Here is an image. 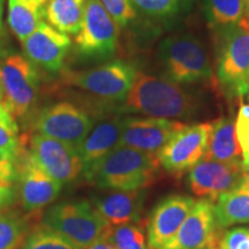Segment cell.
<instances>
[{
    "instance_id": "obj_1",
    "label": "cell",
    "mask_w": 249,
    "mask_h": 249,
    "mask_svg": "<svg viewBox=\"0 0 249 249\" xmlns=\"http://www.w3.org/2000/svg\"><path fill=\"white\" fill-rule=\"evenodd\" d=\"M158 155L117 147L85 171L88 181L107 191L144 189L155 181Z\"/></svg>"
},
{
    "instance_id": "obj_2",
    "label": "cell",
    "mask_w": 249,
    "mask_h": 249,
    "mask_svg": "<svg viewBox=\"0 0 249 249\" xmlns=\"http://www.w3.org/2000/svg\"><path fill=\"white\" fill-rule=\"evenodd\" d=\"M124 107L130 112L163 119L191 118L197 110L195 99L179 83L138 71Z\"/></svg>"
},
{
    "instance_id": "obj_3",
    "label": "cell",
    "mask_w": 249,
    "mask_h": 249,
    "mask_svg": "<svg viewBox=\"0 0 249 249\" xmlns=\"http://www.w3.org/2000/svg\"><path fill=\"white\" fill-rule=\"evenodd\" d=\"M42 225L58 232L79 249L105 239L111 229L92 203L85 200L51 205L43 214Z\"/></svg>"
},
{
    "instance_id": "obj_4",
    "label": "cell",
    "mask_w": 249,
    "mask_h": 249,
    "mask_svg": "<svg viewBox=\"0 0 249 249\" xmlns=\"http://www.w3.org/2000/svg\"><path fill=\"white\" fill-rule=\"evenodd\" d=\"M217 59V79L230 98H242L249 88V22L222 29Z\"/></svg>"
},
{
    "instance_id": "obj_5",
    "label": "cell",
    "mask_w": 249,
    "mask_h": 249,
    "mask_svg": "<svg viewBox=\"0 0 249 249\" xmlns=\"http://www.w3.org/2000/svg\"><path fill=\"white\" fill-rule=\"evenodd\" d=\"M1 104L14 118L27 116L36 104L39 93V75L35 65L20 53L0 58Z\"/></svg>"
},
{
    "instance_id": "obj_6",
    "label": "cell",
    "mask_w": 249,
    "mask_h": 249,
    "mask_svg": "<svg viewBox=\"0 0 249 249\" xmlns=\"http://www.w3.org/2000/svg\"><path fill=\"white\" fill-rule=\"evenodd\" d=\"M160 58L166 75L176 83H194L213 77L204 46L191 35L170 36L160 43Z\"/></svg>"
},
{
    "instance_id": "obj_7",
    "label": "cell",
    "mask_w": 249,
    "mask_h": 249,
    "mask_svg": "<svg viewBox=\"0 0 249 249\" xmlns=\"http://www.w3.org/2000/svg\"><path fill=\"white\" fill-rule=\"evenodd\" d=\"M135 66L123 60H114L101 66L79 71H68L64 81L68 86L91 93L107 102H121L132 88Z\"/></svg>"
},
{
    "instance_id": "obj_8",
    "label": "cell",
    "mask_w": 249,
    "mask_h": 249,
    "mask_svg": "<svg viewBox=\"0 0 249 249\" xmlns=\"http://www.w3.org/2000/svg\"><path fill=\"white\" fill-rule=\"evenodd\" d=\"M93 124L95 121L88 112L71 102L50 105L35 119L37 133L71 144L77 150Z\"/></svg>"
},
{
    "instance_id": "obj_9",
    "label": "cell",
    "mask_w": 249,
    "mask_h": 249,
    "mask_svg": "<svg viewBox=\"0 0 249 249\" xmlns=\"http://www.w3.org/2000/svg\"><path fill=\"white\" fill-rule=\"evenodd\" d=\"M119 27L99 0H87L86 12L75 44L81 55L107 58L116 52Z\"/></svg>"
},
{
    "instance_id": "obj_10",
    "label": "cell",
    "mask_w": 249,
    "mask_h": 249,
    "mask_svg": "<svg viewBox=\"0 0 249 249\" xmlns=\"http://www.w3.org/2000/svg\"><path fill=\"white\" fill-rule=\"evenodd\" d=\"M28 151L40 169L61 185L85 173L79 150L65 142L36 133L29 140Z\"/></svg>"
},
{
    "instance_id": "obj_11",
    "label": "cell",
    "mask_w": 249,
    "mask_h": 249,
    "mask_svg": "<svg viewBox=\"0 0 249 249\" xmlns=\"http://www.w3.org/2000/svg\"><path fill=\"white\" fill-rule=\"evenodd\" d=\"M17 193L21 207L27 213H37L57 200L61 183L52 179L34 161L26 149V141L18 154Z\"/></svg>"
},
{
    "instance_id": "obj_12",
    "label": "cell",
    "mask_w": 249,
    "mask_h": 249,
    "mask_svg": "<svg viewBox=\"0 0 249 249\" xmlns=\"http://www.w3.org/2000/svg\"><path fill=\"white\" fill-rule=\"evenodd\" d=\"M210 127L209 123L187 124L158 152L160 164L173 174L192 170L207 155Z\"/></svg>"
},
{
    "instance_id": "obj_13",
    "label": "cell",
    "mask_w": 249,
    "mask_h": 249,
    "mask_svg": "<svg viewBox=\"0 0 249 249\" xmlns=\"http://www.w3.org/2000/svg\"><path fill=\"white\" fill-rule=\"evenodd\" d=\"M187 124L163 118H124L118 147H129L158 155L164 145Z\"/></svg>"
},
{
    "instance_id": "obj_14",
    "label": "cell",
    "mask_w": 249,
    "mask_h": 249,
    "mask_svg": "<svg viewBox=\"0 0 249 249\" xmlns=\"http://www.w3.org/2000/svg\"><path fill=\"white\" fill-rule=\"evenodd\" d=\"M242 163L224 164L211 160H202L189 171L188 187L193 194L207 200L217 201L224 193L231 191L246 180Z\"/></svg>"
},
{
    "instance_id": "obj_15",
    "label": "cell",
    "mask_w": 249,
    "mask_h": 249,
    "mask_svg": "<svg viewBox=\"0 0 249 249\" xmlns=\"http://www.w3.org/2000/svg\"><path fill=\"white\" fill-rule=\"evenodd\" d=\"M210 200L195 201L179 231L163 249H211L218 246L219 231Z\"/></svg>"
},
{
    "instance_id": "obj_16",
    "label": "cell",
    "mask_w": 249,
    "mask_h": 249,
    "mask_svg": "<svg viewBox=\"0 0 249 249\" xmlns=\"http://www.w3.org/2000/svg\"><path fill=\"white\" fill-rule=\"evenodd\" d=\"M194 203L191 196L174 194L156 205L147 224L148 242L151 249H163L173 240Z\"/></svg>"
},
{
    "instance_id": "obj_17",
    "label": "cell",
    "mask_w": 249,
    "mask_h": 249,
    "mask_svg": "<svg viewBox=\"0 0 249 249\" xmlns=\"http://www.w3.org/2000/svg\"><path fill=\"white\" fill-rule=\"evenodd\" d=\"M24 57L35 66L43 70L58 71L61 70L68 50L71 48V38L43 21L38 28L22 42Z\"/></svg>"
},
{
    "instance_id": "obj_18",
    "label": "cell",
    "mask_w": 249,
    "mask_h": 249,
    "mask_svg": "<svg viewBox=\"0 0 249 249\" xmlns=\"http://www.w3.org/2000/svg\"><path fill=\"white\" fill-rule=\"evenodd\" d=\"M145 197L144 189L108 191L96 194L91 203L108 225L119 226L140 222Z\"/></svg>"
},
{
    "instance_id": "obj_19",
    "label": "cell",
    "mask_w": 249,
    "mask_h": 249,
    "mask_svg": "<svg viewBox=\"0 0 249 249\" xmlns=\"http://www.w3.org/2000/svg\"><path fill=\"white\" fill-rule=\"evenodd\" d=\"M124 124V118L116 116L93 124L79 147V154L85 164V171L118 147Z\"/></svg>"
},
{
    "instance_id": "obj_20",
    "label": "cell",
    "mask_w": 249,
    "mask_h": 249,
    "mask_svg": "<svg viewBox=\"0 0 249 249\" xmlns=\"http://www.w3.org/2000/svg\"><path fill=\"white\" fill-rule=\"evenodd\" d=\"M209 144L204 160L224 164L242 163V154L235 133V121L232 117L218 118L211 123Z\"/></svg>"
},
{
    "instance_id": "obj_21",
    "label": "cell",
    "mask_w": 249,
    "mask_h": 249,
    "mask_svg": "<svg viewBox=\"0 0 249 249\" xmlns=\"http://www.w3.org/2000/svg\"><path fill=\"white\" fill-rule=\"evenodd\" d=\"M213 214L220 229L236 224H249V185L246 180L217 198Z\"/></svg>"
},
{
    "instance_id": "obj_22",
    "label": "cell",
    "mask_w": 249,
    "mask_h": 249,
    "mask_svg": "<svg viewBox=\"0 0 249 249\" xmlns=\"http://www.w3.org/2000/svg\"><path fill=\"white\" fill-rule=\"evenodd\" d=\"M45 5L42 0H8V27L21 43L43 22Z\"/></svg>"
},
{
    "instance_id": "obj_23",
    "label": "cell",
    "mask_w": 249,
    "mask_h": 249,
    "mask_svg": "<svg viewBox=\"0 0 249 249\" xmlns=\"http://www.w3.org/2000/svg\"><path fill=\"white\" fill-rule=\"evenodd\" d=\"M86 2L87 0H50L45 5L44 18L61 33L76 35L85 18Z\"/></svg>"
},
{
    "instance_id": "obj_24",
    "label": "cell",
    "mask_w": 249,
    "mask_h": 249,
    "mask_svg": "<svg viewBox=\"0 0 249 249\" xmlns=\"http://www.w3.org/2000/svg\"><path fill=\"white\" fill-rule=\"evenodd\" d=\"M29 235V220L15 210H0V249H20Z\"/></svg>"
},
{
    "instance_id": "obj_25",
    "label": "cell",
    "mask_w": 249,
    "mask_h": 249,
    "mask_svg": "<svg viewBox=\"0 0 249 249\" xmlns=\"http://www.w3.org/2000/svg\"><path fill=\"white\" fill-rule=\"evenodd\" d=\"M105 239L117 249H151L147 226L143 222L111 226Z\"/></svg>"
},
{
    "instance_id": "obj_26",
    "label": "cell",
    "mask_w": 249,
    "mask_h": 249,
    "mask_svg": "<svg viewBox=\"0 0 249 249\" xmlns=\"http://www.w3.org/2000/svg\"><path fill=\"white\" fill-rule=\"evenodd\" d=\"M207 14L211 24L222 29L245 20L241 0H207Z\"/></svg>"
},
{
    "instance_id": "obj_27",
    "label": "cell",
    "mask_w": 249,
    "mask_h": 249,
    "mask_svg": "<svg viewBox=\"0 0 249 249\" xmlns=\"http://www.w3.org/2000/svg\"><path fill=\"white\" fill-rule=\"evenodd\" d=\"M20 249H79L58 232L43 226L29 233Z\"/></svg>"
},
{
    "instance_id": "obj_28",
    "label": "cell",
    "mask_w": 249,
    "mask_h": 249,
    "mask_svg": "<svg viewBox=\"0 0 249 249\" xmlns=\"http://www.w3.org/2000/svg\"><path fill=\"white\" fill-rule=\"evenodd\" d=\"M23 139L18 136V126L15 118L0 103V149L18 154Z\"/></svg>"
},
{
    "instance_id": "obj_29",
    "label": "cell",
    "mask_w": 249,
    "mask_h": 249,
    "mask_svg": "<svg viewBox=\"0 0 249 249\" xmlns=\"http://www.w3.org/2000/svg\"><path fill=\"white\" fill-rule=\"evenodd\" d=\"M134 7L150 17H169L181 8L185 0H130Z\"/></svg>"
},
{
    "instance_id": "obj_30",
    "label": "cell",
    "mask_w": 249,
    "mask_h": 249,
    "mask_svg": "<svg viewBox=\"0 0 249 249\" xmlns=\"http://www.w3.org/2000/svg\"><path fill=\"white\" fill-rule=\"evenodd\" d=\"M235 133L242 154V165L249 171V104L241 105L235 119Z\"/></svg>"
},
{
    "instance_id": "obj_31",
    "label": "cell",
    "mask_w": 249,
    "mask_h": 249,
    "mask_svg": "<svg viewBox=\"0 0 249 249\" xmlns=\"http://www.w3.org/2000/svg\"><path fill=\"white\" fill-rule=\"evenodd\" d=\"M118 27H126L136 17L130 0H99Z\"/></svg>"
},
{
    "instance_id": "obj_32",
    "label": "cell",
    "mask_w": 249,
    "mask_h": 249,
    "mask_svg": "<svg viewBox=\"0 0 249 249\" xmlns=\"http://www.w3.org/2000/svg\"><path fill=\"white\" fill-rule=\"evenodd\" d=\"M219 249H249V227H234L220 235Z\"/></svg>"
},
{
    "instance_id": "obj_33",
    "label": "cell",
    "mask_w": 249,
    "mask_h": 249,
    "mask_svg": "<svg viewBox=\"0 0 249 249\" xmlns=\"http://www.w3.org/2000/svg\"><path fill=\"white\" fill-rule=\"evenodd\" d=\"M18 154L0 149V179L15 181L17 179Z\"/></svg>"
},
{
    "instance_id": "obj_34",
    "label": "cell",
    "mask_w": 249,
    "mask_h": 249,
    "mask_svg": "<svg viewBox=\"0 0 249 249\" xmlns=\"http://www.w3.org/2000/svg\"><path fill=\"white\" fill-rule=\"evenodd\" d=\"M17 188L14 186V181L0 179V210L8 208L15 200Z\"/></svg>"
},
{
    "instance_id": "obj_35",
    "label": "cell",
    "mask_w": 249,
    "mask_h": 249,
    "mask_svg": "<svg viewBox=\"0 0 249 249\" xmlns=\"http://www.w3.org/2000/svg\"><path fill=\"white\" fill-rule=\"evenodd\" d=\"M85 249H117L110 241H107V239H101V240L96 241L95 244L88 246Z\"/></svg>"
},
{
    "instance_id": "obj_36",
    "label": "cell",
    "mask_w": 249,
    "mask_h": 249,
    "mask_svg": "<svg viewBox=\"0 0 249 249\" xmlns=\"http://www.w3.org/2000/svg\"><path fill=\"white\" fill-rule=\"evenodd\" d=\"M2 15H4V0H0V48L4 44V39L6 36Z\"/></svg>"
},
{
    "instance_id": "obj_37",
    "label": "cell",
    "mask_w": 249,
    "mask_h": 249,
    "mask_svg": "<svg viewBox=\"0 0 249 249\" xmlns=\"http://www.w3.org/2000/svg\"><path fill=\"white\" fill-rule=\"evenodd\" d=\"M242 5H244V13L245 18H248L249 17V0H241Z\"/></svg>"
},
{
    "instance_id": "obj_38",
    "label": "cell",
    "mask_w": 249,
    "mask_h": 249,
    "mask_svg": "<svg viewBox=\"0 0 249 249\" xmlns=\"http://www.w3.org/2000/svg\"><path fill=\"white\" fill-rule=\"evenodd\" d=\"M246 181H247V183L249 185V171H248L247 176H246Z\"/></svg>"
},
{
    "instance_id": "obj_39",
    "label": "cell",
    "mask_w": 249,
    "mask_h": 249,
    "mask_svg": "<svg viewBox=\"0 0 249 249\" xmlns=\"http://www.w3.org/2000/svg\"><path fill=\"white\" fill-rule=\"evenodd\" d=\"M2 99V93H1V88H0V102H1Z\"/></svg>"
},
{
    "instance_id": "obj_40",
    "label": "cell",
    "mask_w": 249,
    "mask_h": 249,
    "mask_svg": "<svg viewBox=\"0 0 249 249\" xmlns=\"http://www.w3.org/2000/svg\"><path fill=\"white\" fill-rule=\"evenodd\" d=\"M211 249H219V248H218V246H216V247H213Z\"/></svg>"
},
{
    "instance_id": "obj_41",
    "label": "cell",
    "mask_w": 249,
    "mask_h": 249,
    "mask_svg": "<svg viewBox=\"0 0 249 249\" xmlns=\"http://www.w3.org/2000/svg\"><path fill=\"white\" fill-rule=\"evenodd\" d=\"M247 95H248V99H249V88H248V92H247Z\"/></svg>"
},
{
    "instance_id": "obj_42",
    "label": "cell",
    "mask_w": 249,
    "mask_h": 249,
    "mask_svg": "<svg viewBox=\"0 0 249 249\" xmlns=\"http://www.w3.org/2000/svg\"><path fill=\"white\" fill-rule=\"evenodd\" d=\"M42 1H44V2H46V1H50V0H42Z\"/></svg>"
},
{
    "instance_id": "obj_43",
    "label": "cell",
    "mask_w": 249,
    "mask_h": 249,
    "mask_svg": "<svg viewBox=\"0 0 249 249\" xmlns=\"http://www.w3.org/2000/svg\"><path fill=\"white\" fill-rule=\"evenodd\" d=\"M248 22H249V20H248Z\"/></svg>"
}]
</instances>
